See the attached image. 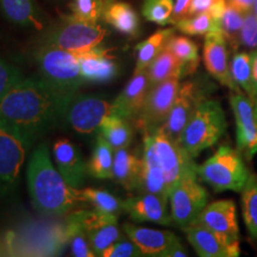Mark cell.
<instances>
[{"instance_id": "obj_17", "label": "cell", "mask_w": 257, "mask_h": 257, "mask_svg": "<svg viewBox=\"0 0 257 257\" xmlns=\"http://www.w3.org/2000/svg\"><path fill=\"white\" fill-rule=\"evenodd\" d=\"M169 198L155 193H142L123 201V210L137 223H155L173 225L172 216L168 211Z\"/></svg>"}, {"instance_id": "obj_24", "label": "cell", "mask_w": 257, "mask_h": 257, "mask_svg": "<svg viewBox=\"0 0 257 257\" xmlns=\"http://www.w3.org/2000/svg\"><path fill=\"white\" fill-rule=\"evenodd\" d=\"M142 170V157H138L127 148L114 150L113 174L112 179L123 185L126 189H138Z\"/></svg>"}, {"instance_id": "obj_11", "label": "cell", "mask_w": 257, "mask_h": 257, "mask_svg": "<svg viewBox=\"0 0 257 257\" xmlns=\"http://www.w3.org/2000/svg\"><path fill=\"white\" fill-rule=\"evenodd\" d=\"M180 76H174L149 88L136 121L144 133H153L162 126L168 117L180 88Z\"/></svg>"}, {"instance_id": "obj_2", "label": "cell", "mask_w": 257, "mask_h": 257, "mask_svg": "<svg viewBox=\"0 0 257 257\" xmlns=\"http://www.w3.org/2000/svg\"><path fill=\"white\" fill-rule=\"evenodd\" d=\"M198 172L193 157L162 128L144 133L142 170L138 189L169 198V193L186 174Z\"/></svg>"}, {"instance_id": "obj_12", "label": "cell", "mask_w": 257, "mask_h": 257, "mask_svg": "<svg viewBox=\"0 0 257 257\" xmlns=\"http://www.w3.org/2000/svg\"><path fill=\"white\" fill-rule=\"evenodd\" d=\"M68 217L87 234L95 256H102L106 249L123 237L114 214L104 213L94 208L92 211H76Z\"/></svg>"}, {"instance_id": "obj_32", "label": "cell", "mask_w": 257, "mask_h": 257, "mask_svg": "<svg viewBox=\"0 0 257 257\" xmlns=\"http://www.w3.org/2000/svg\"><path fill=\"white\" fill-rule=\"evenodd\" d=\"M166 48L175 55L184 66V74L197 69L199 63L198 46L192 40L184 36H174L167 41Z\"/></svg>"}, {"instance_id": "obj_15", "label": "cell", "mask_w": 257, "mask_h": 257, "mask_svg": "<svg viewBox=\"0 0 257 257\" xmlns=\"http://www.w3.org/2000/svg\"><path fill=\"white\" fill-rule=\"evenodd\" d=\"M188 242L201 257H238L239 239L216 232L199 224H192L182 229Z\"/></svg>"}, {"instance_id": "obj_9", "label": "cell", "mask_w": 257, "mask_h": 257, "mask_svg": "<svg viewBox=\"0 0 257 257\" xmlns=\"http://www.w3.org/2000/svg\"><path fill=\"white\" fill-rule=\"evenodd\" d=\"M28 149L21 133L0 120V195L6 194L17 184Z\"/></svg>"}, {"instance_id": "obj_18", "label": "cell", "mask_w": 257, "mask_h": 257, "mask_svg": "<svg viewBox=\"0 0 257 257\" xmlns=\"http://www.w3.org/2000/svg\"><path fill=\"white\" fill-rule=\"evenodd\" d=\"M193 224H199L216 232L238 238L236 205L231 199L211 202L205 206Z\"/></svg>"}, {"instance_id": "obj_33", "label": "cell", "mask_w": 257, "mask_h": 257, "mask_svg": "<svg viewBox=\"0 0 257 257\" xmlns=\"http://www.w3.org/2000/svg\"><path fill=\"white\" fill-rule=\"evenodd\" d=\"M244 15L245 14L240 12L239 10L226 5L223 17L220 19V30L223 32L225 40L229 42L234 50L238 49L240 46V32H242Z\"/></svg>"}, {"instance_id": "obj_31", "label": "cell", "mask_w": 257, "mask_h": 257, "mask_svg": "<svg viewBox=\"0 0 257 257\" xmlns=\"http://www.w3.org/2000/svg\"><path fill=\"white\" fill-rule=\"evenodd\" d=\"M240 205L244 223L250 236L257 240V175L251 174L240 192Z\"/></svg>"}, {"instance_id": "obj_40", "label": "cell", "mask_w": 257, "mask_h": 257, "mask_svg": "<svg viewBox=\"0 0 257 257\" xmlns=\"http://www.w3.org/2000/svg\"><path fill=\"white\" fill-rule=\"evenodd\" d=\"M240 46L250 49H257V15L253 10L244 15L242 32H240Z\"/></svg>"}, {"instance_id": "obj_37", "label": "cell", "mask_w": 257, "mask_h": 257, "mask_svg": "<svg viewBox=\"0 0 257 257\" xmlns=\"http://www.w3.org/2000/svg\"><path fill=\"white\" fill-rule=\"evenodd\" d=\"M173 10L174 0H144L142 14L147 21L166 25L172 21Z\"/></svg>"}, {"instance_id": "obj_5", "label": "cell", "mask_w": 257, "mask_h": 257, "mask_svg": "<svg viewBox=\"0 0 257 257\" xmlns=\"http://www.w3.org/2000/svg\"><path fill=\"white\" fill-rule=\"evenodd\" d=\"M251 175L242 154L229 146H221L210 159L198 166V178L214 192L240 193Z\"/></svg>"}, {"instance_id": "obj_22", "label": "cell", "mask_w": 257, "mask_h": 257, "mask_svg": "<svg viewBox=\"0 0 257 257\" xmlns=\"http://www.w3.org/2000/svg\"><path fill=\"white\" fill-rule=\"evenodd\" d=\"M79 62L81 75L88 82H108L118 74V67L106 51L92 49L79 54Z\"/></svg>"}, {"instance_id": "obj_19", "label": "cell", "mask_w": 257, "mask_h": 257, "mask_svg": "<svg viewBox=\"0 0 257 257\" xmlns=\"http://www.w3.org/2000/svg\"><path fill=\"white\" fill-rule=\"evenodd\" d=\"M53 153L57 169L67 184L74 188L80 187L85 182L88 169L79 148L68 140H59L54 144Z\"/></svg>"}, {"instance_id": "obj_30", "label": "cell", "mask_w": 257, "mask_h": 257, "mask_svg": "<svg viewBox=\"0 0 257 257\" xmlns=\"http://www.w3.org/2000/svg\"><path fill=\"white\" fill-rule=\"evenodd\" d=\"M113 161L114 149L102 137V135L99 134L93 156L87 165L88 174L95 179H112Z\"/></svg>"}, {"instance_id": "obj_29", "label": "cell", "mask_w": 257, "mask_h": 257, "mask_svg": "<svg viewBox=\"0 0 257 257\" xmlns=\"http://www.w3.org/2000/svg\"><path fill=\"white\" fill-rule=\"evenodd\" d=\"M173 35H174L173 29H166V30L155 32L146 41L141 42L136 47V69H135V73L146 70L154 59L165 49L167 41Z\"/></svg>"}, {"instance_id": "obj_41", "label": "cell", "mask_w": 257, "mask_h": 257, "mask_svg": "<svg viewBox=\"0 0 257 257\" xmlns=\"http://www.w3.org/2000/svg\"><path fill=\"white\" fill-rule=\"evenodd\" d=\"M143 256L142 251L135 244L133 239H126L121 237L117 242L112 244L102 253V257H138Z\"/></svg>"}, {"instance_id": "obj_1", "label": "cell", "mask_w": 257, "mask_h": 257, "mask_svg": "<svg viewBox=\"0 0 257 257\" xmlns=\"http://www.w3.org/2000/svg\"><path fill=\"white\" fill-rule=\"evenodd\" d=\"M70 98L43 79L24 78L0 100V120L18 130L30 148L64 121Z\"/></svg>"}, {"instance_id": "obj_20", "label": "cell", "mask_w": 257, "mask_h": 257, "mask_svg": "<svg viewBox=\"0 0 257 257\" xmlns=\"http://www.w3.org/2000/svg\"><path fill=\"white\" fill-rule=\"evenodd\" d=\"M149 88L150 82L147 69L143 72L135 73L133 79L126 83L120 94L112 102L114 113L119 114L126 119H136L142 110Z\"/></svg>"}, {"instance_id": "obj_39", "label": "cell", "mask_w": 257, "mask_h": 257, "mask_svg": "<svg viewBox=\"0 0 257 257\" xmlns=\"http://www.w3.org/2000/svg\"><path fill=\"white\" fill-rule=\"evenodd\" d=\"M23 79L22 73L15 66L0 57V100L10 89Z\"/></svg>"}, {"instance_id": "obj_6", "label": "cell", "mask_w": 257, "mask_h": 257, "mask_svg": "<svg viewBox=\"0 0 257 257\" xmlns=\"http://www.w3.org/2000/svg\"><path fill=\"white\" fill-rule=\"evenodd\" d=\"M36 60L42 79L64 94H75L85 82L79 54L44 44L38 50Z\"/></svg>"}, {"instance_id": "obj_46", "label": "cell", "mask_w": 257, "mask_h": 257, "mask_svg": "<svg viewBox=\"0 0 257 257\" xmlns=\"http://www.w3.org/2000/svg\"><path fill=\"white\" fill-rule=\"evenodd\" d=\"M252 73H253V83L257 92V49L252 51Z\"/></svg>"}, {"instance_id": "obj_21", "label": "cell", "mask_w": 257, "mask_h": 257, "mask_svg": "<svg viewBox=\"0 0 257 257\" xmlns=\"http://www.w3.org/2000/svg\"><path fill=\"white\" fill-rule=\"evenodd\" d=\"M124 231L128 238L133 239L141 249L143 256L161 257L172 244L179 240L175 233L170 231L149 229L134 224H125Z\"/></svg>"}, {"instance_id": "obj_26", "label": "cell", "mask_w": 257, "mask_h": 257, "mask_svg": "<svg viewBox=\"0 0 257 257\" xmlns=\"http://www.w3.org/2000/svg\"><path fill=\"white\" fill-rule=\"evenodd\" d=\"M231 76L239 89H243L246 96L253 102L257 100V92L253 83L252 73V51L251 53H236L230 62Z\"/></svg>"}, {"instance_id": "obj_45", "label": "cell", "mask_w": 257, "mask_h": 257, "mask_svg": "<svg viewBox=\"0 0 257 257\" xmlns=\"http://www.w3.org/2000/svg\"><path fill=\"white\" fill-rule=\"evenodd\" d=\"M226 3L227 5L239 10L243 14L252 11L253 5H255V0H226Z\"/></svg>"}, {"instance_id": "obj_34", "label": "cell", "mask_w": 257, "mask_h": 257, "mask_svg": "<svg viewBox=\"0 0 257 257\" xmlns=\"http://www.w3.org/2000/svg\"><path fill=\"white\" fill-rule=\"evenodd\" d=\"M85 202H89L94 206L95 210L104 212V213L114 214L123 210V201L115 198L113 194L104 191V189H95V188H85L80 191Z\"/></svg>"}, {"instance_id": "obj_27", "label": "cell", "mask_w": 257, "mask_h": 257, "mask_svg": "<svg viewBox=\"0 0 257 257\" xmlns=\"http://www.w3.org/2000/svg\"><path fill=\"white\" fill-rule=\"evenodd\" d=\"M147 74L149 78L150 87L174 76L182 78L185 75L182 63L167 48L161 51L150 63V66L147 68Z\"/></svg>"}, {"instance_id": "obj_25", "label": "cell", "mask_w": 257, "mask_h": 257, "mask_svg": "<svg viewBox=\"0 0 257 257\" xmlns=\"http://www.w3.org/2000/svg\"><path fill=\"white\" fill-rule=\"evenodd\" d=\"M102 16L108 24L121 34L135 36L138 32L140 19L136 11L126 3L107 0L104 4Z\"/></svg>"}, {"instance_id": "obj_16", "label": "cell", "mask_w": 257, "mask_h": 257, "mask_svg": "<svg viewBox=\"0 0 257 257\" xmlns=\"http://www.w3.org/2000/svg\"><path fill=\"white\" fill-rule=\"evenodd\" d=\"M204 63L207 72L220 85L230 88L232 92H240L231 76L226 40L221 30H214L205 35Z\"/></svg>"}, {"instance_id": "obj_43", "label": "cell", "mask_w": 257, "mask_h": 257, "mask_svg": "<svg viewBox=\"0 0 257 257\" xmlns=\"http://www.w3.org/2000/svg\"><path fill=\"white\" fill-rule=\"evenodd\" d=\"M216 2L217 0H192L188 17L199 14H204V12H208Z\"/></svg>"}, {"instance_id": "obj_35", "label": "cell", "mask_w": 257, "mask_h": 257, "mask_svg": "<svg viewBox=\"0 0 257 257\" xmlns=\"http://www.w3.org/2000/svg\"><path fill=\"white\" fill-rule=\"evenodd\" d=\"M180 31L192 36H202L214 30H220L219 23L212 17L210 12H204L191 17H186L175 24Z\"/></svg>"}, {"instance_id": "obj_13", "label": "cell", "mask_w": 257, "mask_h": 257, "mask_svg": "<svg viewBox=\"0 0 257 257\" xmlns=\"http://www.w3.org/2000/svg\"><path fill=\"white\" fill-rule=\"evenodd\" d=\"M230 105L236 120L237 149L248 160L257 154V113L255 102L242 92L230 95Z\"/></svg>"}, {"instance_id": "obj_3", "label": "cell", "mask_w": 257, "mask_h": 257, "mask_svg": "<svg viewBox=\"0 0 257 257\" xmlns=\"http://www.w3.org/2000/svg\"><path fill=\"white\" fill-rule=\"evenodd\" d=\"M27 175L32 205L44 216H63L80 202H85L80 191L67 184L54 167L46 144H41L32 153Z\"/></svg>"}, {"instance_id": "obj_4", "label": "cell", "mask_w": 257, "mask_h": 257, "mask_svg": "<svg viewBox=\"0 0 257 257\" xmlns=\"http://www.w3.org/2000/svg\"><path fill=\"white\" fill-rule=\"evenodd\" d=\"M226 126V118L221 105L216 100L205 99L182 130L179 144L195 159L220 140Z\"/></svg>"}, {"instance_id": "obj_48", "label": "cell", "mask_w": 257, "mask_h": 257, "mask_svg": "<svg viewBox=\"0 0 257 257\" xmlns=\"http://www.w3.org/2000/svg\"><path fill=\"white\" fill-rule=\"evenodd\" d=\"M255 110H256V113H257V100L255 102Z\"/></svg>"}, {"instance_id": "obj_10", "label": "cell", "mask_w": 257, "mask_h": 257, "mask_svg": "<svg viewBox=\"0 0 257 257\" xmlns=\"http://www.w3.org/2000/svg\"><path fill=\"white\" fill-rule=\"evenodd\" d=\"M114 113L113 104L100 96L74 94L67 105L64 121L81 135H92L100 128L107 115Z\"/></svg>"}, {"instance_id": "obj_36", "label": "cell", "mask_w": 257, "mask_h": 257, "mask_svg": "<svg viewBox=\"0 0 257 257\" xmlns=\"http://www.w3.org/2000/svg\"><path fill=\"white\" fill-rule=\"evenodd\" d=\"M66 231L68 237V244L73 256L76 257H93L94 251L91 248L88 237L81 227L69 217L66 218Z\"/></svg>"}, {"instance_id": "obj_8", "label": "cell", "mask_w": 257, "mask_h": 257, "mask_svg": "<svg viewBox=\"0 0 257 257\" xmlns=\"http://www.w3.org/2000/svg\"><path fill=\"white\" fill-rule=\"evenodd\" d=\"M208 201V193L198 182V172L186 174L169 193L173 225L185 229L194 223Z\"/></svg>"}, {"instance_id": "obj_28", "label": "cell", "mask_w": 257, "mask_h": 257, "mask_svg": "<svg viewBox=\"0 0 257 257\" xmlns=\"http://www.w3.org/2000/svg\"><path fill=\"white\" fill-rule=\"evenodd\" d=\"M99 131L114 150L127 148L133 140V128L128 124V119L119 114L107 115Z\"/></svg>"}, {"instance_id": "obj_7", "label": "cell", "mask_w": 257, "mask_h": 257, "mask_svg": "<svg viewBox=\"0 0 257 257\" xmlns=\"http://www.w3.org/2000/svg\"><path fill=\"white\" fill-rule=\"evenodd\" d=\"M106 30L101 25L86 22L74 16L64 17L46 38L47 46H53L70 53L81 54L99 47L104 41Z\"/></svg>"}, {"instance_id": "obj_42", "label": "cell", "mask_w": 257, "mask_h": 257, "mask_svg": "<svg viewBox=\"0 0 257 257\" xmlns=\"http://www.w3.org/2000/svg\"><path fill=\"white\" fill-rule=\"evenodd\" d=\"M192 0H174V10H173L172 21L170 23L176 24L186 17H188L189 8H191Z\"/></svg>"}, {"instance_id": "obj_38", "label": "cell", "mask_w": 257, "mask_h": 257, "mask_svg": "<svg viewBox=\"0 0 257 257\" xmlns=\"http://www.w3.org/2000/svg\"><path fill=\"white\" fill-rule=\"evenodd\" d=\"M74 17L86 22L98 23L104 11L102 0H74L70 5Z\"/></svg>"}, {"instance_id": "obj_14", "label": "cell", "mask_w": 257, "mask_h": 257, "mask_svg": "<svg viewBox=\"0 0 257 257\" xmlns=\"http://www.w3.org/2000/svg\"><path fill=\"white\" fill-rule=\"evenodd\" d=\"M205 89L197 81H186L180 85L178 95L165 124L161 126L172 140L179 142V137L186 124L205 99Z\"/></svg>"}, {"instance_id": "obj_47", "label": "cell", "mask_w": 257, "mask_h": 257, "mask_svg": "<svg viewBox=\"0 0 257 257\" xmlns=\"http://www.w3.org/2000/svg\"><path fill=\"white\" fill-rule=\"evenodd\" d=\"M253 12L257 15V0H255V5H253Z\"/></svg>"}, {"instance_id": "obj_23", "label": "cell", "mask_w": 257, "mask_h": 257, "mask_svg": "<svg viewBox=\"0 0 257 257\" xmlns=\"http://www.w3.org/2000/svg\"><path fill=\"white\" fill-rule=\"evenodd\" d=\"M0 14L12 24L42 30L44 22L35 0H0Z\"/></svg>"}, {"instance_id": "obj_44", "label": "cell", "mask_w": 257, "mask_h": 257, "mask_svg": "<svg viewBox=\"0 0 257 257\" xmlns=\"http://www.w3.org/2000/svg\"><path fill=\"white\" fill-rule=\"evenodd\" d=\"M186 256H188L187 250L185 249V246L182 245L179 239L176 240L174 244H172V245H170L169 248L162 253V256L161 257H186Z\"/></svg>"}]
</instances>
